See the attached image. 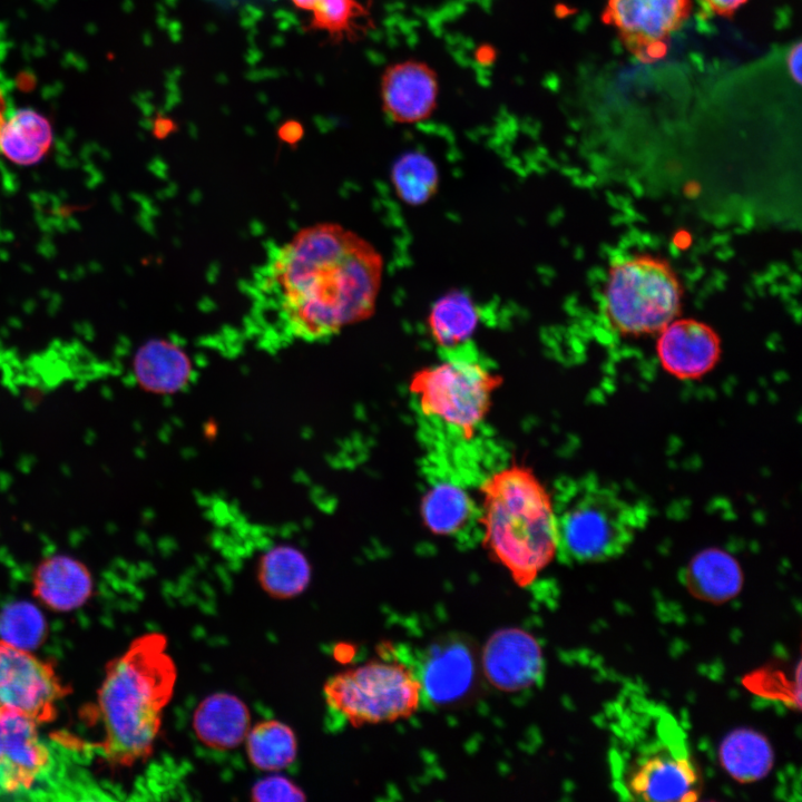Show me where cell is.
I'll use <instances>...</instances> for the list:
<instances>
[{
	"mask_svg": "<svg viewBox=\"0 0 802 802\" xmlns=\"http://www.w3.org/2000/svg\"><path fill=\"white\" fill-rule=\"evenodd\" d=\"M380 252L335 223L296 232L267 252L248 285L251 322L283 342H320L370 319L382 285Z\"/></svg>",
	"mask_w": 802,
	"mask_h": 802,
	"instance_id": "cell-1",
	"label": "cell"
},
{
	"mask_svg": "<svg viewBox=\"0 0 802 802\" xmlns=\"http://www.w3.org/2000/svg\"><path fill=\"white\" fill-rule=\"evenodd\" d=\"M612 784L625 800L694 801L702 779L686 733L664 705L620 695L609 711Z\"/></svg>",
	"mask_w": 802,
	"mask_h": 802,
	"instance_id": "cell-2",
	"label": "cell"
},
{
	"mask_svg": "<svg viewBox=\"0 0 802 802\" xmlns=\"http://www.w3.org/2000/svg\"><path fill=\"white\" fill-rule=\"evenodd\" d=\"M177 673L167 638L147 633L111 659L98 689L96 716L102 728L97 746L113 766H131L153 752Z\"/></svg>",
	"mask_w": 802,
	"mask_h": 802,
	"instance_id": "cell-3",
	"label": "cell"
},
{
	"mask_svg": "<svg viewBox=\"0 0 802 802\" xmlns=\"http://www.w3.org/2000/svg\"><path fill=\"white\" fill-rule=\"evenodd\" d=\"M482 544L520 587L529 586L557 556L552 495L536 473L510 463L480 485Z\"/></svg>",
	"mask_w": 802,
	"mask_h": 802,
	"instance_id": "cell-4",
	"label": "cell"
},
{
	"mask_svg": "<svg viewBox=\"0 0 802 802\" xmlns=\"http://www.w3.org/2000/svg\"><path fill=\"white\" fill-rule=\"evenodd\" d=\"M552 499L557 556L568 564L620 556L646 520L639 506L593 476L560 482Z\"/></svg>",
	"mask_w": 802,
	"mask_h": 802,
	"instance_id": "cell-5",
	"label": "cell"
},
{
	"mask_svg": "<svg viewBox=\"0 0 802 802\" xmlns=\"http://www.w3.org/2000/svg\"><path fill=\"white\" fill-rule=\"evenodd\" d=\"M684 288L665 257L639 253L615 261L607 273L603 306L608 324L626 336L658 333L679 316Z\"/></svg>",
	"mask_w": 802,
	"mask_h": 802,
	"instance_id": "cell-6",
	"label": "cell"
},
{
	"mask_svg": "<svg viewBox=\"0 0 802 802\" xmlns=\"http://www.w3.org/2000/svg\"><path fill=\"white\" fill-rule=\"evenodd\" d=\"M501 384V375L489 366L457 355L414 372L409 391L421 415L470 441L489 414Z\"/></svg>",
	"mask_w": 802,
	"mask_h": 802,
	"instance_id": "cell-7",
	"label": "cell"
},
{
	"mask_svg": "<svg viewBox=\"0 0 802 802\" xmlns=\"http://www.w3.org/2000/svg\"><path fill=\"white\" fill-rule=\"evenodd\" d=\"M323 693L327 705L356 727L410 717L422 687L405 665L370 661L331 676Z\"/></svg>",
	"mask_w": 802,
	"mask_h": 802,
	"instance_id": "cell-8",
	"label": "cell"
},
{
	"mask_svg": "<svg viewBox=\"0 0 802 802\" xmlns=\"http://www.w3.org/2000/svg\"><path fill=\"white\" fill-rule=\"evenodd\" d=\"M692 11V0H606L600 20L636 60L655 63L666 57L672 36Z\"/></svg>",
	"mask_w": 802,
	"mask_h": 802,
	"instance_id": "cell-9",
	"label": "cell"
},
{
	"mask_svg": "<svg viewBox=\"0 0 802 802\" xmlns=\"http://www.w3.org/2000/svg\"><path fill=\"white\" fill-rule=\"evenodd\" d=\"M68 693L51 662L0 639V706L40 725L56 718L58 703Z\"/></svg>",
	"mask_w": 802,
	"mask_h": 802,
	"instance_id": "cell-10",
	"label": "cell"
},
{
	"mask_svg": "<svg viewBox=\"0 0 802 802\" xmlns=\"http://www.w3.org/2000/svg\"><path fill=\"white\" fill-rule=\"evenodd\" d=\"M39 724L22 713L0 706V789L9 793L31 789L48 771L50 752Z\"/></svg>",
	"mask_w": 802,
	"mask_h": 802,
	"instance_id": "cell-11",
	"label": "cell"
},
{
	"mask_svg": "<svg viewBox=\"0 0 802 802\" xmlns=\"http://www.w3.org/2000/svg\"><path fill=\"white\" fill-rule=\"evenodd\" d=\"M482 671L488 682L503 692L535 685L544 673V656L537 639L520 628L493 633L482 651Z\"/></svg>",
	"mask_w": 802,
	"mask_h": 802,
	"instance_id": "cell-12",
	"label": "cell"
},
{
	"mask_svg": "<svg viewBox=\"0 0 802 802\" xmlns=\"http://www.w3.org/2000/svg\"><path fill=\"white\" fill-rule=\"evenodd\" d=\"M656 352L669 374L683 380L697 379L717 364L721 339L707 323L678 316L658 332Z\"/></svg>",
	"mask_w": 802,
	"mask_h": 802,
	"instance_id": "cell-13",
	"label": "cell"
},
{
	"mask_svg": "<svg viewBox=\"0 0 802 802\" xmlns=\"http://www.w3.org/2000/svg\"><path fill=\"white\" fill-rule=\"evenodd\" d=\"M384 114L398 124H415L429 118L437 107L439 84L426 62L403 60L389 66L381 78Z\"/></svg>",
	"mask_w": 802,
	"mask_h": 802,
	"instance_id": "cell-14",
	"label": "cell"
},
{
	"mask_svg": "<svg viewBox=\"0 0 802 802\" xmlns=\"http://www.w3.org/2000/svg\"><path fill=\"white\" fill-rule=\"evenodd\" d=\"M475 675L476 662L471 648L462 640L448 639L431 646L419 681L431 702L449 705L469 694Z\"/></svg>",
	"mask_w": 802,
	"mask_h": 802,
	"instance_id": "cell-15",
	"label": "cell"
},
{
	"mask_svg": "<svg viewBox=\"0 0 802 802\" xmlns=\"http://www.w3.org/2000/svg\"><path fill=\"white\" fill-rule=\"evenodd\" d=\"M32 594L47 608L70 612L81 607L92 594L88 567L67 554L42 558L32 573Z\"/></svg>",
	"mask_w": 802,
	"mask_h": 802,
	"instance_id": "cell-16",
	"label": "cell"
},
{
	"mask_svg": "<svg viewBox=\"0 0 802 802\" xmlns=\"http://www.w3.org/2000/svg\"><path fill=\"white\" fill-rule=\"evenodd\" d=\"M479 507L469 491L450 478H438L429 485L420 502V516L428 530L437 536H460L478 526Z\"/></svg>",
	"mask_w": 802,
	"mask_h": 802,
	"instance_id": "cell-17",
	"label": "cell"
},
{
	"mask_svg": "<svg viewBox=\"0 0 802 802\" xmlns=\"http://www.w3.org/2000/svg\"><path fill=\"white\" fill-rule=\"evenodd\" d=\"M251 714L246 704L228 693L205 697L193 714V728L207 747L227 751L237 747L246 737Z\"/></svg>",
	"mask_w": 802,
	"mask_h": 802,
	"instance_id": "cell-18",
	"label": "cell"
},
{
	"mask_svg": "<svg viewBox=\"0 0 802 802\" xmlns=\"http://www.w3.org/2000/svg\"><path fill=\"white\" fill-rule=\"evenodd\" d=\"M480 322V312L472 296L451 290L431 305L427 325L436 345L452 352L472 339Z\"/></svg>",
	"mask_w": 802,
	"mask_h": 802,
	"instance_id": "cell-19",
	"label": "cell"
},
{
	"mask_svg": "<svg viewBox=\"0 0 802 802\" xmlns=\"http://www.w3.org/2000/svg\"><path fill=\"white\" fill-rule=\"evenodd\" d=\"M50 121L37 110L21 108L7 113L0 126V153L19 165H32L50 150Z\"/></svg>",
	"mask_w": 802,
	"mask_h": 802,
	"instance_id": "cell-20",
	"label": "cell"
},
{
	"mask_svg": "<svg viewBox=\"0 0 802 802\" xmlns=\"http://www.w3.org/2000/svg\"><path fill=\"white\" fill-rule=\"evenodd\" d=\"M688 590L704 600L725 602L740 591L742 573L727 552L708 549L696 555L685 575Z\"/></svg>",
	"mask_w": 802,
	"mask_h": 802,
	"instance_id": "cell-21",
	"label": "cell"
},
{
	"mask_svg": "<svg viewBox=\"0 0 802 802\" xmlns=\"http://www.w3.org/2000/svg\"><path fill=\"white\" fill-rule=\"evenodd\" d=\"M134 373L139 384L150 391H168L187 373L185 354L164 340L146 342L134 358Z\"/></svg>",
	"mask_w": 802,
	"mask_h": 802,
	"instance_id": "cell-22",
	"label": "cell"
},
{
	"mask_svg": "<svg viewBox=\"0 0 802 802\" xmlns=\"http://www.w3.org/2000/svg\"><path fill=\"white\" fill-rule=\"evenodd\" d=\"M296 9L310 13L306 28L325 32L332 40H354L364 31L368 8L359 0H290Z\"/></svg>",
	"mask_w": 802,
	"mask_h": 802,
	"instance_id": "cell-23",
	"label": "cell"
},
{
	"mask_svg": "<svg viewBox=\"0 0 802 802\" xmlns=\"http://www.w3.org/2000/svg\"><path fill=\"white\" fill-rule=\"evenodd\" d=\"M244 741L248 760L258 770L280 771L296 759V736L293 730L281 721L258 722L250 728Z\"/></svg>",
	"mask_w": 802,
	"mask_h": 802,
	"instance_id": "cell-24",
	"label": "cell"
},
{
	"mask_svg": "<svg viewBox=\"0 0 802 802\" xmlns=\"http://www.w3.org/2000/svg\"><path fill=\"white\" fill-rule=\"evenodd\" d=\"M310 566L304 556L290 547H277L265 554L258 566L261 587L273 598L300 595L310 581Z\"/></svg>",
	"mask_w": 802,
	"mask_h": 802,
	"instance_id": "cell-25",
	"label": "cell"
},
{
	"mask_svg": "<svg viewBox=\"0 0 802 802\" xmlns=\"http://www.w3.org/2000/svg\"><path fill=\"white\" fill-rule=\"evenodd\" d=\"M390 179L401 202L409 206H420L437 194L440 175L432 158L422 151L410 150L394 160Z\"/></svg>",
	"mask_w": 802,
	"mask_h": 802,
	"instance_id": "cell-26",
	"label": "cell"
},
{
	"mask_svg": "<svg viewBox=\"0 0 802 802\" xmlns=\"http://www.w3.org/2000/svg\"><path fill=\"white\" fill-rule=\"evenodd\" d=\"M721 759L727 772L741 782L764 776L772 766L773 753L767 741L753 731H736L722 744Z\"/></svg>",
	"mask_w": 802,
	"mask_h": 802,
	"instance_id": "cell-27",
	"label": "cell"
},
{
	"mask_svg": "<svg viewBox=\"0 0 802 802\" xmlns=\"http://www.w3.org/2000/svg\"><path fill=\"white\" fill-rule=\"evenodd\" d=\"M47 624L42 613L29 602H14L0 612V639L31 651L45 639Z\"/></svg>",
	"mask_w": 802,
	"mask_h": 802,
	"instance_id": "cell-28",
	"label": "cell"
},
{
	"mask_svg": "<svg viewBox=\"0 0 802 802\" xmlns=\"http://www.w3.org/2000/svg\"><path fill=\"white\" fill-rule=\"evenodd\" d=\"M252 801H303L304 792L294 782L283 775H270L257 781L252 790Z\"/></svg>",
	"mask_w": 802,
	"mask_h": 802,
	"instance_id": "cell-29",
	"label": "cell"
},
{
	"mask_svg": "<svg viewBox=\"0 0 802 802\" xmlns=\"http://www.w3.org/2000/svg\"><path fill=\"white\" fill-rule=\"evenodd\" d=\"M749 0H697L701 8L715 17L732 18Z\"/></svg>",
	"mask_w": 802,
	"mask_h": 802,
	"instance_id": "cell-30",
	"label": "cell"
},
{
	"mask_svg": "<svg viewBox=\"0 0 802 802\" xmlns=\"http://www.w3.org/2000/svg\"><path fill=\"white\" fill-rule=\"evenodd\" d=\"M801 56L802 45L801 41H798L790 47L785 57L786 70L798 85L801 84Z\"/></svg>",
	"mask_w": 802,
	"mask_h": 802,
	"instance_id": "cell-31",
	"label": "cell"
},
{
	"mask_svg": "<svg viewBox=\"0 0 802 802\" xmlns=\"http://www.w3.org/2000/svg\"><path fill=\"white\" fill-rule=\"evenodd\" d=\"M277 134L283 141L295 144L303 136V127L302 124L296 120H287L278 128Z\"/></svg>",
	"mask_w": 802,
	"mask_h": 802,
	"instance_id": "cell-32",
	"label": "cell"
},
{
	"mask_svg": "<svg viewBox=\"0 0 802 802\" xmlns=\"http://www.w3.org/2000/svg\"><path fill=\"white\" fill-rule=\"evenodd\" d=\"M175 127V124L170 118L160 117L155 123V134L159 137L166 136Z\"/></svg>",
	"mask_w": 802,
	"mask_h": 802,
	"instance_id": "cell-33",
	"label": "cell"
},
{
	"mask_svg": "<svg viewBox=\"0 0 802 802\" xmlns=\"http://www.w3.org/2000/svg\"><path fill=\"white\" fill-rule=\"evenodd\" d=\"M8 113L7 100L3 91L0 88V126Z\"/></svg>",
	"mask_w": 802,
	"mask_h": 802,
	"instance_id": "cell-34",
	"label": "cell"
},
{
	"mask_svg": "<svg viewBox=\"0 0 802 802\" xmlns=\"http://www.w3.org/2000/svg\"><path fill=\"white\" fill-rule=\"evenodd\" d=\"M208 1H212L216 4L224 6V7H232V6L241 4L242 2L247 1V0H208Z\"/></svg>",
	"mask_w": 802,
	"mask_h": 802,
	"instance_id": "cell-35",
	"label": "cell"
}]
</instances>
